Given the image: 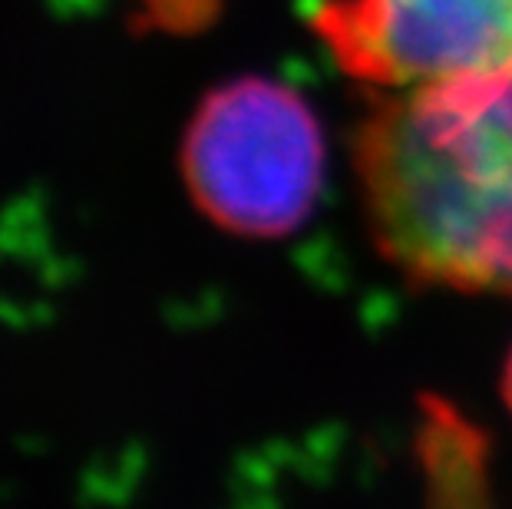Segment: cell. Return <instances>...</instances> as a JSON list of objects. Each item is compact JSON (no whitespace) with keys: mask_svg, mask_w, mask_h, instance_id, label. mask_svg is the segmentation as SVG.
<instances>
[{"mask_svg":"<svg viewBox=\"0 0 512 509\" xmlns=\"http://www.w3.org/2000/svg\"><path fill=\"white\" fill-rule=\"evenodd\" d=\"M354 166L400 272L512 295V67L380 100L354 133Z\"/></svg>","mask_w":512,"mask_h":509,"instance_id":"6da1fadb","label":"cell"},{"mask_svg":"<svg viewBox=\"0 0 512 509\" xmlns=\"http://www.w3.org/2000/svg\"><path fill=\"white\" fill-rule=\"evenodd\" d=\"M179 169L215 229L242 238L291 235L324 182L321 123L301 93L268 77L222 83L185 126Z\"/></svg>","mask_w":512,"mask_h":509,"instance_id":"7a4b0ae2","label":"cell"},{"mask_svg":"<svg viewBox=\"0 0 512 509\" xmlns=\"http://www.w3.org/2000/svg\"><path fill=\"white\" fill-rule=\"evenodd\" d=\"M311 27L347 77L384 90L512 67V0H324Z\"/></svg>","mask_w":512,"mask_h":509,"instance_id":"3957f363","label":"cell"},{"mask_svg":"<svg viewBox=\"0 0 512 509\" xmlns=\"http://www.w3.org/2000/svg\"><path fill=\"white\" fill-rule=\"evenodd\" d=\"M417 457L427 509H493L483 430L440 397L420 400Z\"/></svg>","mask_w":512,"mask_h":509,"instance_id":"277c9868","label":"cell"},{"mask_svg":"<svg viewBox=\"0 0 512 509\" xmlns=\"http://www.w3.org/2000/svg\"><path fill=\"white\" fill-rule=\"evenodd\" d=\"M503 397H506V407H509V414H512V354H509L506 371H503Z\"/></svg>","mask_w":512,"mask_h":509,"instance_id":"5b68a950","label":"cell"}]
</instances>
